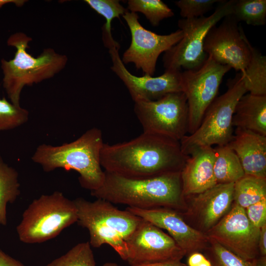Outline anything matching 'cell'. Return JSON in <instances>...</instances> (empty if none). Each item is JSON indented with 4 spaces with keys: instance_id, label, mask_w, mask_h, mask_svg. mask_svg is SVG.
<instances>
[{
    "instance_id": "obj_1",
    "label": "cell",
    "mask_w": 266,
    "mask_h": 266,
    "mask_svg": "<svg viewBox=\"0 0 266 266\" xmlns=\"http://www.w3.org/2000/svg\"><path fill=\"white\" fill-rule=\"evenodd\" d=\"M188 157L180 141L143 132L128 141L103 143L100 165L105 171L132 179H144L181 172Z\"/></svg>"
},
{
    "instance_id": "obj_2",
    "label": "cell",
    "mask_w": 266,
    "mask_h": 266,
    "mask_svg": "<svg viewBox=\"0 0 266 266\" xmlns=\"http://www.w3.org/2000/svg\"><path fill=\"white\" fill-rule=\"evenodd\" d=\"M104 172L102 185L91 191L97 199L141 209L167 208L180 211L186 207L181 172L144 179Z\"/></svg>"
},
{
    "instance_id": "obj_3",
    "label": "cell",
    "mask_w": 266,
    "mask_h": 266,
    "mask_svg": "<svg viewBox=\"0 0 266 266\" xmlns=\"http://www.w3.org/2000/svg\"><path fill=\"white\" fill-rule=\"evenodd\" d=\"M103 143L101 131L93 128L70 143L57 146L39 145L32 159L46 172L58 168L76 171L81 186L92 191L99 189L105 178L100 162Z\"/></svg>"
},
{
    "instance_id": "obj_4",
    "label": "cell",
    "mask_w": 266,
    "mask_h": 266,
    "mask_svg": "<svg viewBox=\"0 0 266 266\" xmlns=\"http://www.w3.org/2000/svg\"><path fill=\"white\" fill-rule=\"evenodd\" d=\"M32 37L23 32L12 34L7 45L15 48L14 58L9 61L2 59L1 68L3 74L2 85L10 102L20 105L22 91L31 86L53 77L66 66L67 57L57 53L52 48L44 49L37 57L27 51Z\"/></svg>"
},
{
    "instance_id": "obj_5",
    "label": "cell",
    "mask_w": 266,
    "mask_h": 266,
    "mask_svg": "<svg viewBox=\"0 0 266 266\" xmlns=\"http://www.w3.org/2000/svg\"><path fill=\"white\" fill-rule=\"evenodd\" d=\"M73 201L77 210V222L88 230L91 246L99 248L107 244L127 261L126 240L143 219L102 199L90 201L78 198Z\"/></svg>"
},
{
    "instance_id": "obj_6",
    "label": "cell",
    "mask_w": 266,
    "mask_h": 266,
    "mask_svg": "<svg viewBox=\"0 0 266 266\" xmlns=\"http://www.w3.org/2000/svg\"><path fill=\"white\" fill-rule=\"evenodd\" d=\"M227 86V91L216 97L207 108L197 129L180 140L184 155L189 156L200 148L213 145H227L232 140L235 108L247 91L241 73L228 81Z\"/></svg>"
},
{
    "instance_id": "obj_7",
    "label": "cell",
    "mask_w": 266,
    "mask_h": 266,
    "mask_svg": "<svg viewBox=\"0 0 266 266\" xmlns=\"http://www.w3.org/2000/svg\"><path fill=\"white\" fill-rule=\"evenodd\" d=\"M77 221L74 201L56 191L34 200L24 211L16 230L22 242L38 243L54 238Z\"/></svg>"
},
{
    "instance_id": "obj_8",
    "label": "cell",
    "mask_w": 266,
    "mask_h": 266,
    "mask_svg": "<svg viewBox=\"0 0 266 266\" xmlns=\"http://www.w3.org/2000/svg\"><path fill=\"white\" fill-rule=\"evenodd\" d=\"M234 0H222L212 14L191 19H181L178 26L183 33L182 39L165 52L163 58L165 70L181 71L200 68L207 58L203 50L205 38L209 31L232 13Z\"/></svg>"
},
{
    "instance_id": "obj_9",
    "label": "cell",
    "mask_w": 266,
    "mask_h": 266,
    "mask_svg": "<svg viewBox=\"0 0 266 266\" xmlns=\"http://www.w3.org/2000/svg\"><path fill=\"white\" fill-rule=\"evenodd\" d=\"M134 112L143 132L179 141L188 133V107L182 92L149 101L134 102Z\"/></svg>"
},
{
    "instance_id": "obj_10",
    "label": "cell",
    "mask_w": 266,
    "mask_h": 266,
    "mask_svg": "<svg viewBox=\"0 0 266 266\" xmlns=\"http://www.w3.org/2000/svg\"><path fill=\"white\" fill-rule=\"evenodd\" d=\"M231 69L207 56L200 68L181 72L182 92L188 107L189 134L200 126L206 110L216 98L223 76Z\"/></svg>"
},
{
    "instance_id": "obj_11",
    "label": "cell",
    "mask_w": 266,
    "mask_h": 266,
    "mask_svg": "<svg viewBox=\"0 0 266 266\" xmlns=\"http://www.w3.org/2000/svg\"><path fill=\"white\" fill-rule=\"evenodd\" d=\"M122 17L131 34V42L123 54L122 62L124 64L133 63L137 70L153 76L159 56L182 39V31L179 29L168 34H158L143 27L137 13L127 11Z\"/></svg>"
},
{
    "instance_id": "obj_12",
    "label": "cell",
    "mask_w": 266,
    "mask_h": 266,
    "mask_svg": "<svg viewBox=\"0 0 266 266\" xmlns=\"http://www.w3.org/2000/svg\"><path fill=\"white\" fill-rule=\"evenodd\" d=\"M238 22L231 15L223 18L208 32L203 50L215 62L240 71L244 74L250 59L248 39Z\"/></svg>"
},
{
    "instance_id": "obj_13",
    "label": "cell",
    "mask_w": 266,
    "mask_h": 266,
    "mask_svg": "<svg viewBox=\"0 0 266 266\" xmlns=\"http://www.w3.org/2000/svg\"><path fill=\"white\" fill-rule=\"evenodd\" d=\"M259 232L245 209L233 202L230 211L205 234L240 257L252 261L259 254Z\"/></svg>"
},
{
    "instance_id": "obj_14",
    "label": "cell",
    "mask_w": 266,
    "mask_h": 266,
    "mask_svg": "<svg viewBox=\"0 0 266 266\" xmlns=\"http://www.w3.org/2000/svg\"><path fill=\"white\" fill-rule=\"evenodd\" d=\"M130 266L171 260L186 255L173 239L162 229L143 220L126 240Z\"/></svg>"
},
{
    "instance_id": "obj_15",
    "label": "cell",
    "mask_w": 266,
    "mask_h": 266,
    "mask_svg": "<svg viewBox=\"0 0 266 266\" xmlns=\"http://www.w3.org/2000/svg\"><path fill=\"white\" fill-rule=\"evenodd\" d=\"M119 49L116 47L109 49L112 61L110 68L124 83L134 102L154 101L168 94L182 92L181 71L165 70L157 77L134 75L122 62Z\"/></svg>"
},
{
    "instance_id": "obj_16",
    "label": "cell",
    "mask_w": 266,
    "mask_h": 266,
    "mask_svg": "<svg viewBox=\"0 0 266 266\" xmlns=\"http://www.w3.org/2000/svg\"><path fill=\"white\" fill-rule=\"evenodd\" d=\"M126 210L166 230L186 255L204 250L208 245L206 235L189 225L180 211L167 208L141 209L127 207Z\"/></svg>"
},
{
    "instance_id": "obj_17",
    "label": "cell",
    "mask_w": 266,
    "mask_h": 266,
    "mask_svg": "<svg viewBox=\"0 0 266 266\" xmlns=\"http://www.w3.org/2000/svg\"><path fill=\"white\" fill-rule=\"evenodd\" d=\"M234 183L217 184L193 196L189 213L205 233L231 209L233 202Z\"/></svg>"
},
{
    "instance_id": "obj_18",
    "label": "cell",
    "mask_w": 266,
    "mask_h": 266,
    "mask_svg": "<svg viewBox=\"0 0 266 266\" xmlns=\"http://www.w3.org/2000/svg\"><path fill=\"white\" fill-rule=\"evenodd\" d=\"M227 145L238 157L245 175L266 178V136L236 128Z\"/></svg>"
},
{
    "instance_id": "obj_19",
    "label": "cell",
    "mask_w": 266,
    "mask_h": 266,
    "mask_svg": "<svg viewBox=\"0 0 266 266\" xmlns=\"http://www.w3.org/2000/svg\"><path fill=\"white\" fill-rule=\"evenodd\" d=\"M214 159V149L210 146L200 148L188 156L181 171L185 199L217 184L213 170Z\"/></svg>"
},
{
    "instance_id": "obj_20",
    "label": "cell",
    "mask_w": 266,
    "mask_h": 266,
    "mask_svg": "<svg viewBox=\"0 0 266 266\" xmlns=\"http://www.w3.org/2000/svg\"><path fill=\"white\" fill-rule=\"evenodd\" d=\"M232 123L233 127L266 136V96L244 95L235 106Z\"/></svg>"
},
{
    "instance_id": "obj_21",
    "label": "cell",
    "mask_w": 266,
    "mask_h": 266,
    "mask_svg": "<svg viewBox=\"0 0 266 266\" xmlns=\"http://www.w3.org/2000/svg\"><path fill=\"white\" fill-rule=\"evenodd\" d=\"M213 149V170L217 184L234 183L245 175L238 157L228 145Z\"/></svg>"
},
{
    "instance_id": "obj_22",
    "label": "cell",
    "mask_w": 266,
    "mask_h": 266,
    "mask_svg": "<svg viewBox=\"0 0 266 266\" xmlns=\"http://www.w3.org/2000/svg\"><path fill=\"white\" fill-rule=\"evenodd\" d=\"M251 56L244 74H242L249 93L266 96V57L247 41Z\"/></svg>"
},
{
    "instance_id": "obj_23",
    "label": "cell",
    "mask_w": 266,
    "mask_h": 266,
    "mask_svg": "<svg viewBox=\"0 0 266 266\" xmlns=\"http://www.w3.org/2000/svg\"><path fill=\"white\" fill-rule=\"evenodd\" d=\"M84 2L105 19L102 28V39L104 46L108 49L113 47L119 49V44L112 37L111 24L114 19L123 16L128 11L127 9L118 0H85Z\"/></svg>"
},
{
    "instance_id": "obj_24",
    "label": "cell",
    "mask_w": 266,
    "mask_h": 266,
    "mask_svg": "<svg viewBox=\"0 0 266 266\" xmlns=\"http://www.w3.org/2000/svg\"><path fill=\"white\" fill-rule=\"evenodd\" d=\"M266 198V178L245 175L234 183L233 202L243 209Z\"/></svg>"
},
{
    "instance_id": "obj_25",
    "label": "cell",
    "mask_w": 266,
    "mask_h": 266,
    "mask_svg": "<svg viewBox=\"0 0 266 266\" xmlns=\"http://www.w3.org/2000/svg\"><path fill=\"white\" fill-rule=\"evenodd\" d=\"M20 194L18 173L5 164L0 155V225L7 224L6 206Z\"/></svg>"
},
{
    "instance_id": "obj_26",
    "label": "cell",
    "mask_w": 266,
    "mask_h": 266,
    "mask_svg": "<svg viewBox=\"0 0 266 266\" xmlns=\"http://www.w3.org/2000/svg\"><path fill=\"white\" fill-rule=\"evenodd\" d=\"M231 15L238 22L259 26L266 23V0H234Z\"/></svg>"
},
{
    "instance_id": "obj_27",
    "label": "cell",
    "mask_w": 266,
    "mask_h": 266,
    "mask_svg": "<svg viewBox=\"0 0 266 266\" xmlns=\"http://www.w3.org/2000/svg\"><path fill=\"white\" fill-rule=\"evenodd\" d=\"M127 10L143 14L153 27L158 26L163 20L174 16V13L161 0H129Z\"/></svg>"
},
{
    "instance_id": "obj_28",
    "label": "cell",
    "mask_w": 266,
    "mask_h": 266,
    "mask_svg": "<svg viewBox=\"0 0 266 266\" xmlns=\"http://www.w3.org/2000/svg\"><path fill=\"white\" fill-rule=\"evenodd\" d=\"M46 266H96V262L91 246L87 241L77 244Z\"/></svg>"
},
{
    "instance_id": "obj_29",
    "label": "cell",
    "mask_w": 266,
    "mask_h": 266,
    "mask_svg": "<svg viewBox=\"0 0 266 266\" xmlns=\"http://www.w3.org/2000/svg\"><path fill=\"white\" fill-rule=\"evenodd\" d=\"M204 250L206 257L210 261L212 266H255L256 259L245 260L210 238L208 245Z\"/></svg>"
},
{
    "instance_id": "obj_30",
    "label": "cell",
    "mask_w": 266,
    "mask_h": 266,
    "mask_svg": "<svg viewBox=\"0 0 266 266\" xmlns=\"http://www.w3.org/2000/svg\"><path fill=\"white\" fill-rule=\"evenodd\" d=\"M29 111L9 102L5 98L0 99V131L16 128L25 124L29 119Z\"/></svg>"
},
{
    "instance_id": "obj_31",
    "label": "cell",
    "mask_w": 266,
    "mask_h": 266,
    "mask_svg": "<svg viewBox=\"0 0 266 266\" xmlns=\"http://www.w3.org/2000/svg\"><path fill=\"white\" fill-rule=\"evenodd\" d=\"M222 0H180L174 2L180 9L183 19H191L203 16L212 9L214 4Z\"/></svg>"
},
{
    "instance_id": "obj_32",
    "label": "cell",
    "mask_w": 266,
    "mask_h": 266,
    "mask_svg": "<svg viewBox=\"0 0 266 266\" xmlns=\"http://www.w3.org/2000/svg\"><path fill=\"white\" fill-rule=\"evenodd\" d=\"M244 209L247 218L254 226L260 229L266 224V198Z\"/></svg>"
},
{
    "instance_id": "obj_33",
    "label": "cell",
    "mask_w": 266,
    "mask_h": 266,
    "mask_svg": "<svg viewBox=\"0 0 266 266\" xmlns=\"http://www.w3.org/2000/svg\"><path fill=\"white\" fill-rule=\"evenodd\" d=\"M187 264L188 266H212L209 259L200 252L190 254Z\"/></svg>"
},
{
    "instance_id": "obj_34",
    "label": "cell",
    "mask_w": 266,
    "mask_h": 266,
    "mask_svg": "<svg viewBox=\"0 0 266 266\" xmlns=\"http://www.w3.org/2000/svg\"><path fill=\"white\" fill-rule=\"evenodd\" d=\"M258 249L261 256H266V224L260 229Z\"/></svg>"
},
{
    "instance_id": "obj_35",
    "label": "cell",
    "mask_w": 266,
    "mask_h": 266,
    "mask_svg": "<svg viewBox=\"0 0 266 266\" xmlns=\"http://www.w3.org/2000/svg\"><path fill=\"white\" fill-rule=\"evenodd\" d=\"M0 266H26L0 249Z\"/></svg>"
},
{
    "instance_id": "obj_36",
    "label": "cell",
    "mask_w": 266,
    "mask_h": 266,
    "mask_svg": "<svg viewBox=\"0 0 266 266\" xmlns=\"http://www.w3.org/2000/svg\"><path fill=\"white\" fill-rule=\"evenodd\" d=\"M132 266H186L181 260H171Z\"/></svg>"
},
{
    "instance_id": "obj_37",
    "label": "cell",
    "mask_w": 266,
    "mask_h": 266,
    "mask_svg": "<svg viewBox=\"0 0 266 266\" xmlns=\"http://www.w3.org/2000/svg\"><path fill=\"white\" fill-rule=\"evenodd\" d=\"M27 1L25 0H0V8L8 3H14L16 6L21 7Z\"/></svg>"
},
{
    "instance_id": "obj_38",
    "label": "cell",
    "mask_w": 266,
    "mask_h": 266,
    "mask_svg": "<svg viewBox=\"0 0 266 266\" xmlns=\"http://www.w3.org/2000/svg\"><path fill=\"white\" fill-rule=\"evenodd\" d=\"M255 266H266V256H260L256 259Z\"/></svg>"
},
{
    "instance_id": "obj_39",
    "label": "cell",
    "mask_w": 266,
    "mask_h": 266,
    "mask_svg": "<svg viewBox=\"0 0 266 266\" xmlns=\"http://www.w3.org/2000/svg\"><path fill=\"white\" fill-rule=\"evenodd\" d=\"M102 266H122L115 263L108 262L106 263L103 265Z\"/></svg>"
}]
</instances>
